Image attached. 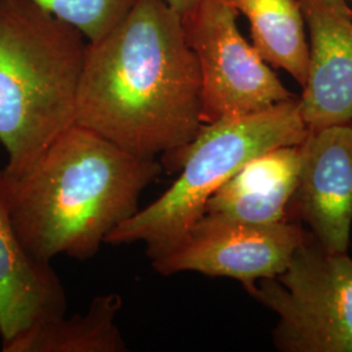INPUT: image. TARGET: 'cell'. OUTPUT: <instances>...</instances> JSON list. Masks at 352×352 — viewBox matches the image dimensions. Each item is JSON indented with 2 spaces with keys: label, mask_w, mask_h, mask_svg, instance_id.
Wrapping results in <instances>:
<instances>
[{
  "label": "cell",
  "mask_w": 352,
  "mask_h": 352,
  "mask_svg": "<svg viewBox=\"0 0 352 352\" xmlns=\"http://www.w3.org/2000/svg\"><path fill=\"white\" fill-rule=\"evenodd\" d=\"M76 124L167 170L201 128V77L182 19L164 0H138L88 42Z\"/></svg>",
  "instance_id": "cell-1"
},
{
  "label": "cell",
  "mask_w": 352,
  "mask_h": 352,
  "mask_svg": "<svg viewBox=\"0 0 352 352\" xmlns=\"http://www.w3.org/2000/svg\"><path fill=\"white\" fill-rule=\"evenodd\" d=\"M85 126L74 124L24 175L8 182L13 225L28 253L50 264L58 256L88 260L139 212V200L162 174Z\"/></svg>",
  "instance_id": "cell-2"
},
{
  "label": "cell",
  "mask_w": 352,
  "mask_h": 352,
  "mask_svg": "<svg viewBox=\"0 0 352 352\" xmlns=\"http://www.w3.org/2000/svg\"><path fill=\"white\" fill-rule=\"evenodd\" d=\"M88 42L30 0H0V144L8 182L76 124Z\"/></svg>",
  "instance_id": "cell-3"
},
{
  "label": "cell",
  "mask_w": 352,
  "mask_h": 352,
  "mask_svg": "<svg viewBox=\"0 0 352 352\" xmlns=\"http://www.w3.org/2000/svg\"><path fill=\"white\" fill-rule=\"evenodd\" d=\"M307 133L299 97L263 111L202 124L170 167L180 173L175 183L116 227L106 243L142 241L151 260L162 254L201 218L206 202L244 164L278 146L300 145Z\"/></svg>",
  "instance_id": "cell-4"
},
{
  "label": "cell",
  "mask_w": 352,
  "mask_h": 352,
  "mask_svg": "<svg viewBox=\"0 0 352 352\" xmlns=\"http://www.w3.org/2000/svg\"><path fill=\"white\" fill-rule=\"evenodd\" d=\"M278 316L276 349L352 352V257L329 252L308 232L287 267L247 291Z\"/></svg>",
  "instance_id": "cell-5"
},
{
  "label": "cell",
  "mask_w": 352,
  "mask_h": 352,
  "mask_svg": "<svg viewBox=\"0 0 352 352\" xmlns=\"http://www.w3.org/2000/svg\"><path fill=\"white\" fill-rule=\"evenodd\" d=\"M236 17L238 11L225 0H200L180 17L200 69L204 124L296 97L241 36Z\"/></svg>",
  "instance_id": "cell-6"
},
{
  "label": "cell",
  "mask_w": 352,
  "mask_h": 352,
  "mask_svg": "<svg viewBox=\"0 0 352 352\" xmlns=\"http://www.w3.org/2000/svg\"><path fill=\"white\" fill-rule=\"evenodd\" d=\"M307 236L292 221L253 225L205 213L170 250L151 258V266L161 276L195 272L232 278L248 291L260 279L283 273Z\"/></svg>",
  "instance_id": "cell-7"
},
{
  "label": "cell",
  "mask_w": 352,
  "mask_h": 352,
  "mask_svg": "<svg viewBox=\"0 0 352 352\" xmlns=\"http://www.w3.org/2000/svg\"><path fill=\"white\" fill-rule=\"evenodd\" d=\"M289 213L329 252L346 253L352 227V124L308 129Z\"/></svg>",
  "instance_id": "cell-8"
},
{
  "label": "cell",
  "mask_w": 352,
  "mask_h": 352,
  "mask_svg": "<svg viewBox=\"0 0 352 352\" xmlns=\"http://www.w3.org/2000/svg\"><path fill=\"white\" fill-rule=\"evenodd\" d=\"M311 45L299 111L308 129L352 123V11L346 0H298Z\"/></svg>",
  "instance_id": "cell-9"
},
{
  "label": "cell",
  "mask_w": 352,
  "mask_h": 352,
  "mask_svg": "<svg viewBox=\"0 0 352 352\" xmlns=\"http://www.w3.org/2000/svg\"><path fill=\"white\" fill-rule=\"evenodd\" d=\"M67 299L50 264L32 257L13 225L10 186L0 170V340L7 343L38 322L64 315Z\"/></svg>",
  "instance_id": "cell-10"
},
{
  "label": "cell",
  "mask_w": 352,
  "mask_h": 352,
  "mask_svg": "<svg viewBox=\"0 0 352 352\" xmlns=\"http://www.w3.org/2000/svg\"><path fill=\"white\" fill-rule=\"evenodd\" d=\"M300 164V145L278 146L258 154L214 193L205 213L253 225L289 221Z\"/></svg>",
  "instance_id": "cell-11"
},
{
  "label": "cell",
  "mask_w": 352,
  "mask_h": 352,
  "mask_svg": "<svg viewBox=\"0 0 352 352\" xmlns=\"http://www.w3.org/2000/svg\"><path fill=\"white\" fill-rule=\"evenodd\" d=\"M123 307L120 295L96 296L84 315L56 316L26 329L1 344L3 352H126L116 324Z\"/></svg>",
  "instance_id": "cell-12"
},
{
  "label": "cell",
  "mask_w": 352,
  "mask_h": 352,
  "mask_svg": "<svg viewBox=\"0 0 352 352\" xmlns=\"http://www.w3.org/2000/svg\"><path fill=\"white\" fill-rule=\"evenodd\" d=\"M251 24L252 46L266 63L305 85L309 47L298 0H225Z\"/></svg>",
  "instance_id": "cell-13"
},
{
  "label": "cell",
  "mask_w": 352,
  "mask_h": 352,
  "mask_svg": "<svg viewBox=\"0 0 352 352\" xmlns=\"http://www.w3.org/2000/svg\"><path fill=\"white\" fill-rule=\"evenodd\" d=\"M77 28L89 42L106 34L138 0H30Z\"/></svg>",
  "instance_id": "cell-14"
},
{
  "label": "cell",
  "mask_w": 352,
  "mask_h": 352,
  "mask_svg": "<svg viewBox=\"0 0 352 352\" xmlns=\"http://www.w3.org/2000/svg\"><path fill=\"white\" fill-rule=\"evenodd\" d=\"M174 11H175L180 17L186 16L187 13L190 12L200 0H164Z\"/></svg>",
  "instance_id": "cell-15"
}]
</instances>
